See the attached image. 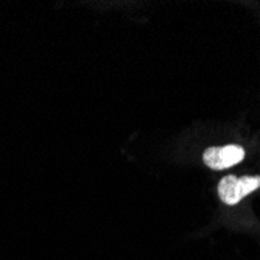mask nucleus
Wrapping results in <instances>:
<instances>
[{
    "label": "nucleus",
    "instance_id": "nucleus-2",
    "mask_svg": "<svg viewBox=\"0 0 260 260\" xmlns=\"http://www.w3.org/2000/svg\"><path fill=\"white\" fill-rule=\"evenodd\" d=\"M245 159V150L240 145L210 147L203 153V160L212 170H226Z\"/></svg>",
    "mask_w": 260,
    "mask_h": 260
},
{
    "label": "nucleus",
    "instance_id": "nucleus-1",
    "mask_svg": "<svg viewBox=\"0 0 260 260\" xmlns=\"http://www.w3.org/2000/svg\"><path fill=\"white\" fill-rule=\"evenodd\" d=\"M260 187V176H224L218 182V197L228 206L239 204Z\"/></svg>",
    "mask_w": 260,
    "mask_h": 260
}]
</instances>
